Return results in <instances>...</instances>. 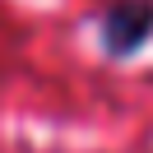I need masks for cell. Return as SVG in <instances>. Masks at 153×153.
<instances>
[{"label":"cell","instance_id":"obj_1","mask_svg":"<svg viewBox=\"0 0 153 153\" xmlns=\"http://www.w3.org/2000/svg\"><path fill=\"white\" fill-rule=\"evenodd\" d=\"M153 33V0H116L102 14V42L111 51H134Z\"/></svg>","mask_w":153,"mask_h":153}]
</instances>
